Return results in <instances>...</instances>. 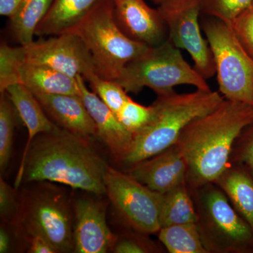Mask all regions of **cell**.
Here are the masks:
<instances>
[{
    "label": "cell",
    "instance_id": "f1b7e54d",
    "mask_svg": "<svg viewBox=\"0 0 253 253\" xmlns=\"http://www.w3.org/2000/svg\"><path fill=\"white\" fill-rule=\"evenodd\" d=\"M238 41L253 59V4L230 25Z\"/></svg>",
    "mask_w": 253,
    "mask_h": 253
},
{
    "label": "cell",
    "instance_id": "ba28073f",
    "mask_svg": "<svg viewBox=\"0 0 253 253\" xmlns=\"http://www.w3.org/2000/svg\"><path fill=\"white\" fill-rule=\"evenodd\" d=\"M205 187L202 196L204 229L202 238L209 252L211 250L223 252H241L253 247V231L247 221L231 206L227 196L220 188L212 184Z\"/></svg>",
    "mask_w": 253,
    "mask_h": 253
},
{
    "label": "cell",
    "instance_id": "7402d4cb",
    "mask_svg": "<svg viewBox=\"0 0 253 253\" xmlns=\"http://www.w3.org/2000/svg\"><path fill=\"white\" fill-rule=\"evenodd\" d=\"M186 185V183H184L163 194L159 214L161 229L176 224L199 222V214Z\"/></svg>",
    "mask_w": 253,
    "mask_h": 253
},
{
    "label": "cell",
    "instance_id": "3957f363",
    "mask_svg": "<svg viewBox=\"0 0 253 253\" xmlns=\"http://www.w3.org/2000/svg\"><path fill=\"white\" fill-rule=\"evenodd\" d=\"M224 99L211 89L188 94L174 90L158 95L151 105V119L133 135L130 147L121 162L130 168L170 147L190 123L215 109Z\"/></svg>",
    "mask_w": 253,
    "mask_h": 253
},
{
    "label": "cell",
    "instance_id": "52a82bcc",
    "mask_svg": "<svg viewBox=\"0 0 253 253\" xmlns=\"http://www.w3.org/2000/svg\"><path fill=\"white\" fill-rule=\"evenodd\" d=\"M104 183L111 204L131 227L141 234L158 233L163 194L150 189L127 172L110 166L106 169Z\"/></svg>",
    "mask_w": 253,
    "mask_h": 253
},
{
    "label": "cell",
    "instance_id": "836d02e7",
    "mask_svg": "<svg viewBox=\"0 0 253 253\" xmlns=\"http://www.w3.org/2000/svg\"><path fill=\"white\" fill-rule=\"evenodd\" d=\"M23 0H0V14L11 18L15 14Z\"/></svg>",
    "mask_w": 253,
    "mask_h": 253
},
{
    "label": "cell",
    "instance_id": "4fadbf2b",
    "mask_svg": "<svg viewBox=\"0 0 253 253\" xmlns=\"http://www.w3.org/2000/svg\"><path fill=\"white\" fill-rule=\"evenodd\" d=\"M187 163L177 144L131 166L128 174L150 189L165 194L186 183Z\"/></svg>",
    "mask_w": 253,
    "mask_h": 253
},
{
    "label": "cell",
    "instance_id": "d6986e66",
    "mask_svg": "<svg viewBox=\"0 0 253 253\" xmlns=\"http://www.w3.org/2000/svg\"><path fill=\"white\" fill-rule=\"evenodd\" d=\"M101 0H54L36 36H54L73 29Z\"/></svg>",
    "mask_w": 253,
    "mask_h": 253
},
{
    "label": "cell",
    "instance_id": "44dd1931",
    "mask_svg": "<svg viewBox=\"0 0 253 253\" xmlns=\"http://www.w3.org/2000/svg\"><path fill=\"white\" fill-rule=\"evenodd\" d=\"M54 0H23L17 11L9 18L11 34L20 45L31 43L37 28L49 12Z\"/></svg>",
    "mask_w": 253,
    "mask_h": 253
},
{
    "label": "cell",
    "instance_id": "d4e9b609",
    "mask_svg": "<svg viewBox=\"0 0 253 253\" xmlns=\"http://www.w3.org/2000/svg\"><path fill=\"white\" fill-rule=\"evenodd\" d=\"M85 81L89 83L92 91L99 99L116 114L130 99L126 89L116 82L104 79L96 73L91 75Z\"/></svg>",
    "mask_w": 253,
    "mask_h": 253
},
{
    "label": "cell",
    "instance_id": "e575fe53",
    "mask_svg": "<svg viewBox=\"0 0 253 253\" xmlns=\"http://www.w3.org/2000/svg\"><path fill=\"white\" fill-rule=\"evenodd\" d=\"M11 246V238L9 232L1 226L0 229V253L9 252Z\"/></svg>",
    "mask_w": 253,
    "mask_h": 253
},
{
    "label": "cell",
    "instance_id": "484cf974",
    "mask_svg": "<svg viewBox=\"0 0 253 253\" xmlns=\"http://www.w3.org/2000/svg\"><path fill=\"white\" fill-rule=\"evenodd\" d=\"M201 12L230 26L253 4V0H199Z\"/></svg>",
    "mask_w": 253,
    "mask_h": 253
},
{
    "label": "cell",
    "instance_id": "603a6c76",
    "mask_svg": "<svg viewBox=\"0 0 253 253\" xmlns=\"http://www.w3.org/2000/svg\"><path fill=\"white\" fill-rule=\"evenodd\" d=\"M158 239L170 253H210L197 223L161 228L158 231Z\"/></svg>",
    "mask_w": 253,
    "mask_h": 253
},
{
    "label": "cell",
    "instance_id": "f546056e",
    "mask_svg": "<svg viewBox=\"0 0 253 253\" xmlns=\"http://www.w3.org/2000/svg\"><path fill=\"white\" fill-rule=\"evenodd\" d=\"M18 206L15 190L3 179H0V214L4 219H13L18 212Z\"/></svg>",
    "mask_w": 253,
    "mask_h": 253
},
{
    "label": "cell",
    "instance_id": "2e32d148",
    "mask_svg": "<svg viewBox=\"0 0 253 253\" xmlns=\"http://www.w3.org/2000/svg\"><path fill=\"white\" fill-rule=\"evenodd\" d=\"M56 126L76 135L97 136L96 125L81 96L71 94H35Z\"/></svg>",
    "mask_w": 253,
    "mask_h": 253
},
{
    "label": "cell",
    "instance_id": "30bf717a",
    "mask_svg": "<svg viewBox=\"0 0 253 253\" xmlns=\"http://www.w3.org/2000/svg\"><path fill=\"white\" fill-rule=\"evenodd\" d=\"M23 210V224L28 236H41L57 253L74 251L72 215L61 195L36 193L28 198Z\"/></svg>",
    "mask_w": 253,
    "mask_h": 253
},
{
    "label": "cell",
    "instance_id": "8fae6325",
    "mask_svg": "<svg viewBox=\"0 0 253 253\" xmlns=\"http://www.w3.org/2000/svg\"><path fill=\"white\" fill-rule=\"evenodd\" d=\"M23 62L43 65L70 77L84 80L96 73L94 61L83 40L73 32L20 46Z\"/></svg>",
    "mask_w": 253,
    "mask_h": 253
},
{
    "label": "cell",
    "instance_id": "4316f807",
    "mask_svg": "<svg viewBox=\"0 0 253 253\" xmlns=\"http://www.w3.org/2000/svg\"><path fill=\"white\" fill-rule=\"evenodd\" d=\"M152 113V106H143L130 98L116 113V116L123 126L133 136L149 123Z\"/></svg>",
    "mask_w": 253,
    "mask_h": 253
},
{
    "label": "cell",
    "instance_id": "8992f818",
    "mask_svg": "<svg viewBox=\"0 0 253 253\" xmlns=\"http://www.w3.org/2000/svg\"><path fill=\"white\" fill-rule=\"evenodd\" d=\"M215 65L219 91L224 99L253 106V59L232 28L213 18L203 23Z\"/></svg>",
    "mask_w": 253,
    "mask_h": 253
},
{
    "label": "cell",
    "instance_id": "7a4b0ae2",
    "mask_svg": "<svg viewBox=\"0 0 253 253\" xmlns=\"http://www.w3.org/2000/svg\"><path fill=\"white\" fill-rule=\"evenodd\" d=\"M253 123V106L224 99L181 131L176 144L187 163L186 183L194 189L214 184L229 168L236 139Z\"/></svg>",
    "mask_w": 253,
    "mask_h": 253
},
{
    "label": "cell",
    "instance_id": "5bb4252c",
    "mask_svg": "<svg viewBox=\"0 0 253 253\" xmlns=\"http://www.w3.org/2000/svg\"><path fill=\"white\" fill-rule=\"evenodd\" d=\"M115 18L119 27L129 38L146 45L161 44L166 38L167 27L158 9L145 0H112Z\"/></svg>",
    "mask_w": 253,
    "mask_h": 253
},
{
    "label": "cell",
    "instance_id": "83f0119b",
    "mask_svg": "<svg viewBox=\"0 0 253 253\" xmlns=\"http://www.w3.org/2000/svg\"><path fill=\"white\" fill-rule=\"evenodd\" d=\"M23 63L20 46L12 47L5 43L0 46V92L17 83L18 66Z\"/></svg>",
    "mask_w": 253,
    "mask_h": 253
},
{
    "label": "cell",
    "instance_id": "277c9868",
    "mask_svg": "<svg viewBox=\"0 0 253 253\" xmlns=\"http://www.w3.org/2000/svg\"><path fill=\"white\" fill-rule=\"evenodd\" d=\"M70 31L84 42L96 74L109 81H116L126 64L150 46L134 41L121 30L115 18L112 0H101Z\"/></svg>",
    "mask_w": 253,
    "mask_h": 253
},
{
    "label": "cell",
    "instance_id": "9c48e42d",
    "mask_svg": "<svg viewBox=\"0 0 253 253\" xmlns=\"http://www.w3.org/2000/svg\"><path fill=\"white\" fill-rule=\"evenodd\" d=\"M158 10L167 27L169 41L189 53L195 69L205 79L213 77L215 65L208 42L201 33L199 0H164Z\"/></svg>",
    "mask_w": 253,
    "mask_h": 253
},
{
    "label": "cell",
    "instance_id": "9a60e30c",
    "mask_svg": "<svg viewBox=\"0 0 253 253\" xmlns=\"http://www.w3.org/2000/svg\"><path fill=\"white\" fill-rule=\"evenodd\" d=\"M80 94L96 125L97 136L106 145L116 161H121L132 141V134L120 122L116 113L86 86L85 80L78 76Z\"/></svg>",
    "mask_w": 253,
    "mask_h": 253
},
{
    "label": "cell",
    "instance_id": "1f68e13d",
    "mask_svg": "<svg viewBox=\"0 0 253 253\" xmlns=\"http://www.w3.org/2000/svg\"><path fill=\"white\" fill-rule=\"evenodd\" d=\"M116 253H143L150 252L146 245L138 240L126 239L117 240L112 249Z\"/></svg>",
    "mask_w": 253,
    "mask_h": 253
},
{
    "label": "cell",
    "instance_id": "e0dca14e",
    "mask_svg": "<svg viewBox=\"0 0 253 253\" xmlns=\"http://www.w3.org/2000/svg\"><path fill=\"white\" fill-rule=\"evenodd\" d=\"M4 91L12 101L18 117L28 129V137L21 160L22 163L32 142L37 136L54 130L57 126L48 117L36 95L26 86L14 83L7 86Z\"/></svg>",
    "mask_w": 253,
    "mask_h": 253
},
{
    "label": "cell",
    "instance_id": "5b68a950",
    "mask_svg": "<svg viewBox=\"0 0 253 253\" xmlns=\"http://www.w3.org/2000/svg\"><path fill=\"white\" fill-rule=\"evenodd\" d=\"M115 82L126 92L134 94L148 87L158 96L171 92L181 84L211 90L206 80L186 62L180 50L168 38L158 45L149 46L127 63Z\"/></svg>",
    "mask_w": 253,
    "mask_h": 253
},
{
    "label": "cell",
    "instance_id": "6da1fadb",
    "mask_svg": "<svg viewBox=\"0 0 253 253\" xmlns=\"http://www.w3.org/2000/svg\"><path fill=\"white\" fill-rule=\"evenodd\" d=\"M108 165L88 139L56 126L37 136L20 164L16 188L24 182L50 181L96 195L106 194Z\"/></svg>",
    "mask_w": 253,
    "mask_h": 253
},
{
    "label": "cell",
    "instance_id": "d6a6232c",
    "mask_svg": "<svg viewBox=\"0 0 253 253\" xmlns=\"http://www.w3.org/2000/svg\"><path fill=\"white\" fill-rule=\"evenodd\" d=\"M29 239L28 252L31 253H56L57 251L46 241L39 236H28Z\"/></svg>",
    "mask_w": 253,
    "mask_h": 253
},
{
    "label": "cell",
    "instance_id": "7c38bea8",
    "mask_svg": "<svg viewBox=\"0 0 253 253\" xmlns=\"http://www.w3.org/2000/svg\"><path fill=\"white\" fill-rule=\"evenodd\" d=\"M74 251L78 253H105L112 249L117 237L110 230L104 208L99 203L81 199L74 206Z\"/></svg>",
    "mask_w": 253,
    "mask_h": 253
},
{
    "label": "cell",
    "instance_id": "ac0fdd59",
    "mask_svg": "<svg viewBox=\"0 0 253 253\" xmlns=\"http://www.w3.org/2000/svg\"><path fill=\"white\" fill-rule=\"evenodd\" d=\"M17 83L26 86L34 94H80L76 78L43 65L21 63Z\"/></svg>",
    "mask_w": 253,
    "mask_h": 253
},
{
    "label": "cell",
    "instance_id": "d590c367",
    "mask_svg": "<svg viewBox=\"0 0 253 253\" xmlns=\"http://www.w3.org/2000/svg\"><path fill=\"white\" fill-rule=\"evenodd\" d=\"M152 1H154V2L156 3V4H160L161 2H163L164 0H152Z\"/></svg>",
    "mask_w": 253,
    "mask_h": 253
},
{
    "label": "cell",
    "instance_id": "ffe728a7",
    "mask_svg": "<svg viewBox=\"0 0 253 253\" xmlns=\"http://www.w3.org/2000/svg\"><path fill=\"white\" fill-rule=\"evenodd\" d=\"M215 184L253 231V176L243 169L229 167Z\"/></svg>",
    "mask_w": 253,
    "mask_h": 253
},
{
    "label": "cell",
    "instance_id": "4dcf8cb0",
    "mask_svg": "<svg viewBox=\"0 0 253 253\" xmlns=\"http://www.w3.org/2000/svg\"><path fill=\"white\" fill-rule=\"evenodd\" d=\"M244 144L240 153L241 161L247 166L250 174L253 176V123L246 128Z\"/></svg>",
    "mask_w": 253,
    "mask_h": 253
},
{
    "label": "cell",
    "instance_id": "cb8c5ba5",
    "mask_svg": "<svg viewBox=\"0 0 253 253\" xmlns=\"http://www.w3.org/2000/svg\"><path fill=\"white\" fill-rule=\"evenodd\" d=\"M18 113L6 91L0 97V169L7 168L12 152L14 132Z\"/></svg>",
    "mask_w": 253,
    "mask_h": 253
}]
</instances>
